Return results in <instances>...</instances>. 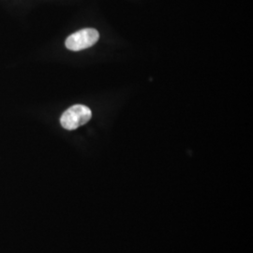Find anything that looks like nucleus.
I'll return each mask as SVG.
<instances>
[{
    "label": "nucleus",
    "instance_id": "f257e3e1",
    "mask_svg": "<svg viewBox=\"0 0 253 253\" xmlns=\"http://www.w3.org/2000/svg\"><path fill=\"white\" fill-rule=\"evenodd\" d=\"M92 118L90 109L82 104L73 105L65 111L60 118V124L65 129L73 130L85 125Z\"/></svg>",
    "mask_w": 253,
    "mask_h": 253
},
{
    "label": "nucleus",
    "instance_id": "f03ea898",
    "mask_svg": "<svg viewBox=\"0 0 253 253\" xmlns=\"http://www.w3.org/2000/svg\"><path fill=\"white\" fill-rule=\"evenodd\" d=\"M100 39L98 30L94 28H84L68 37L66 47L71 51H82L94 45Z\"/></svg>",
    "mask_w": 253,
    "mask_h": 253
}]
</instances>
